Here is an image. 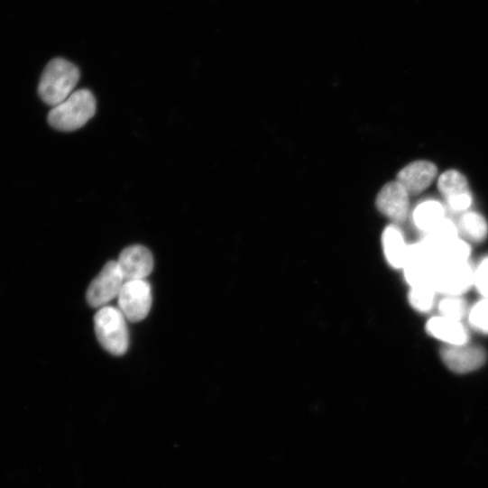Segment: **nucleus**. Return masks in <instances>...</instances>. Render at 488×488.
<instances>
[{
	"label": "nucleus",
	"mask_w": 488,
	"mask_h": 488,
	"mask_svg": "<svg viewBox=\"0 0 488 488\" xmlns=\"http://www.w3.org/2000/svg\"><path fill=\"white\" fill-rule=\"evenodd\" d=\"M425 330L429 336L442 342L444 345H463L470 342L469 329L463 321L437 315L427 321Z\"/></svg>",
	"instance_id": "9b49d317"
},
{
	"label": "nucleus",
	"mask_w": 488,
	"mask_h": 488,
	"mask_svg": "<svg viewBox=\"0 0 488 488\" xmlns=\"http://www.w3.org/2000/svg\"><path fill=\"white\" fill-rule=\"evenodd\" d=\"M410 195L398 182L387 183L376 198L377 209L387 218L400 225L406 221L410 210Z\"/></svg>",
	"instance_id": "6e6552de"
},
{
	"label": "nucleus",
	"mask_w": 488,
	"mask_h": 488,
	"mask_svg": "<svg viewBox=\"0 0 488 488\" xmlns=\"http://www.w3.org/2000/svg\"><path fill=\"white\" fill-rule=\"evenodd\" d=\"M118 264L125 281L145 280L153 271L154 260L148 248L133 245L122 252Z\"/></svg>",
	"instance_id": "9d476101"
},
{
	"label": "nucleus",
	"mask_w": 488,
	"mask_h": 488,
	"mask_svg": "<svg viewBox=\"0 0 488 488\" xmlns=\"http://www.w3.org/2000/svg\"><path fill=\"white\" fill-rule=\"evenodd\" d=\"M473 288L482 299H488V255L474 264Z\"/></svg>",
	"instance_id": "6ab92c4d"
},
{
	"label": "nucleus",
	"mask_w": 488,
	"mask_h": 488,
	"mask_svg": "<svg viewBox=\"0 0 488 488\" xmlns=\"http://www.w3.org/2000/svg\"><path fill=\"white\" fill-rule=\"evenodd\" d=\"M437 187L453 211L465 212L472 205L467 181L461 173L456 170L445 172L439 177Z\"/></svg>",
	"instance_id": "1a4fd4ad"
},
{
	"label": "nucleus",
	"mask_w": 488,
	"mask_h": 488,
	"mask_svg": "<svg viewBox=\"0 0 488 488\" xmlns=\"http://www.w3.org/2000/svg\"><path fill=\"white\" fill-rule=\"evenodd\" d=\"M382 245L388 264L395 270L403 269L409 253L410 244L405 241L397 225L385 228L382 235Z\"/></svg>",
	"instance_id": "ddd939ff"
},
{
	"label": "nucleus",
	"mask_w": 488,
	"mask_h": 488,
	"mask_svg": "<svg viewBox=\"0 0 488 488\" xmlns=\"http://www.w3.org/2000/svg\"><path fill=\"white\" fill-rule=\"evenodd\" d=\"M80 79L79 69L71 62L56 59L46 67L39 86V95L53 107L64 102L74 92Z\"/></svg>",
	"instance_id": "f257e3e1"
},
{
	"label": "nucleus",
	"mask_w": 488,
	"mask_h": 488,
	"mask_svg": "<svg viewBox=\"0 0 488 488\" xmlns=\"http://www.w3.org/2000/svg\"><path fill=\"white\" fill-rule=\"evenodd\" d=\"M459 234L472 243H482L488 235V224L479 214L465 213L458 224Z\"/></svg>",
	"instance_id": "2eb2a0df"
},
{
	"label": "nucleus",
	"mask_w": 488,
	"mask_h": 488,
	"mask_svg": "<svg viewBox=\"0 0 488 488\" xmlns=\"http://www.w3.org/2000/svg\"><path fill=\"white\" fill-rule=\"evenodd\" d=\"M446 367L453 373L464 374L474 372L484 365L487 353L475 345H444L439 352Z\"/></svg>",
	"instance_id": "0eeeda50"
},
{
	"label": "nucleus",
	"mask_w": 488,
	"mask_h": 488,
	"mask_svg": "<svg viewBox=\"0 0 488 488\" xmlns=\"http://www.w3.org/2000/svg\"><path fill=\"white\" fill-rule=\"evenodd\" d=\"M95 328L102 346L114 355H124L129 348L130 336L126 318L115 307H104L95 317Z\"/></svg>",
	"instance_id": "7ed1b4c3"
},
{
	"label": "nucleus",
	"mask_w": 488,
	"mask_h": 488,
	"mask_svg": "<svg viewBox=\"0 0 488 488\" xmlns=\"http://www.w3.org/2000/svg\"><path fill=\"white\" fill-rule=\"evenodd\" d=\"M469 308L463 296H443L437 302L438 316L456 321L466 318Z\"/></svg>",
	"instance_id": "f3484780"
},
{
	"label": "nucleus",
	"mask_w": 488,
	"mask_h": 488,
	"mask_svg": "<svg viewBox=\"0 0 488 488\" xmlns=\"http://www.w3.org/2000/svg\"><path fill=\"white\" fill-rule=\"evenodd\" d=\"M437 295L431 285H419L410 287L408 299L411 308L416 311L427 314L437 306Z\"/></svg>",
	"instance_id": "dca6fc26"
},
{
	"label": "nucleus",
	"mask_w": 488,
	"mask_h": 488,
	"mask_svg": "<svg viewBox=\"0 0 488 488\" xmlns=\"http://www.w3.org/2000/svg\"><path fill=\"white\" fill-rule=\"evenodd\" d=\"M437 167L425 161L412 162L397 175V180L410 196H416L427 189L437 176Z\"/></svg>",
	"instance_id": "f8f14e48"
},
{
	"label": "nucleus",
	"mask_w": 488,
	"mask_h": 488,
	"mask_svg": "<svg viewBox=\"0 0 488 488\" xmlns=\"http://www.w3.org/2000/svg\"><path fill=\"white\" fill-rule=\"evenodd\" d=\"M474 264L465 262H437L431 285L442 296H464L473 288Z\"/></svg>",
	"instance_id": "20e7f679"
},
{
	"label": "nucleus",
	"mask_w": 488,
	"mask_h": 488,
	"mask_svg": "<svg viewBox=\"0 0 488 488\" xmlns=\"http://www.w3.org/2000/svg\"><path fill=\"white\" fill-rule=\"evenodd\" d=\"M468 326L475 332L488 336V299H480L469 308Z\"/></svg>",
	"instance_id": "a211bd4d"
},
{
	"label": "nucleus",
	"mask_w": 488,
	"mask_h": 488,
	"mask_svg": "<svg viewBox=\"0 0 488 488\" xmlns=\"http://www.w3.org/2000/svg\"><path fill=\"white\" fill-rule=\"evenodd\" d=\"M96 113L94 95L89 90H79L51 111L49 123L58 131L74 132L84 127Z\"/></svg>",
	"instance_id": "f03ea898"
},
{
	"label": "nucleus",
	"mask_w": 488,
	"mask_h": 488,
	"mask_svg": "<svg viewBox=\"0 0 488 488\" xmlns=\"http://www.w3.org/2000/svg\"><path fill=\"white\" fill-rule=\"evenodd\" d=\"M412 219L415 227L428 235L446 219L445 208L437 201H425L415 208Z\"/></svg>",
	"instance_id": "4468645a"
},
{
	"label": "nucleus",
	"mask_w": 488,
	"mask_h": 488,
	"mask_svg": "<svg viewBox=\"0 0 488 488\" xmlns=\"http://www.w3.org/2000/svg\"><path fill=\"white\" fill-rule=\"evenodd\" d=\"M125 282L118 262H109L90 284L87 299L93 308H104L119 296Z\"/></svg>",
	"instance_id": "423d86ee"
},
{
	"label": "nucleus",
	"mask_w": 488,
	"mask_h": 488,
	"mask_svg": "<svg viewBox=\"0 0 488 488\" xmlns=\"http://www.w3.org/2000/svg\"><path fill=\"white\" fill-rule=\"evenodd\" d=\"M120 310L132 322L143 320L152 305V286L145 280L125 281L118 296Z\"/></svg>",
	"instance_id": "39448f33"
}]
</instances>
